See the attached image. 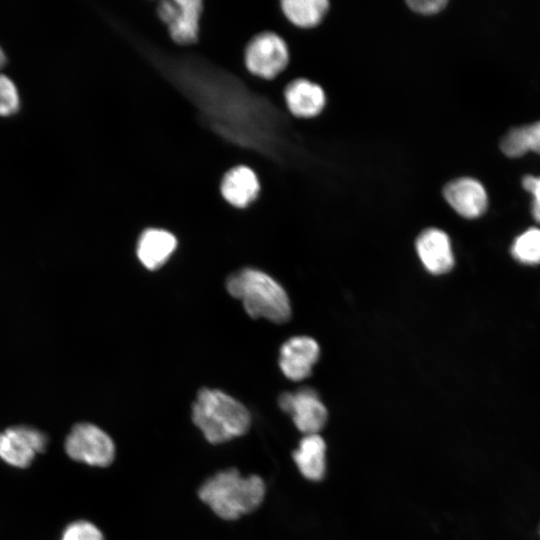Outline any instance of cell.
Here are the masks:
<instances>
[{"mask_svg":"<svg viewBox=\"0 0 540 540\" xmlns=\"http://www.w3.org/2000/svg\"><path fill=\"white\" fill-rule=\"evenodd\" d=\"M266 489L261 476H244L230 467L207 478L198 489V497L216 516L233 521L257 510L265 499Z\"/></svg>","mask_w":540,"mask_h":540,"instance_id":"1","label":"cell"},{"mask_svg":"<svg viewBox=\"0 0 540 540\" xmlns=\"http://www.w3.org/2000/svg\"><path fill=\"white\" fill-rule=\"evenodd\" d=\"M192 421L205 440L220 445L245 435L251 414L239 400L219 389L203 388L192 404Z\"/></svg>","mask_w":540,"mask_h":540,"instance_id":"2","label":"cell"},{"mask_svg":"<svg viewBox=\"0 0 540 540\" xmlns=\"http://www.w3.org/2000/svg\"><path fill=\"white\" fill-rule=\"evenodd\" d=\"M226 289L232 297L242 301L251 318H265L278 324L290 319L291 306L286 291L265 272L253 268L237 271L227 278Z\"/></svg>","mask_w":540,"mask_h":540,"instance_id":"3","label":"cell"},{"mask_svg":"<svg viewBox=\"0 0 540 540\" xmlns=\"http://www.w3.org/2000/svg\"><path fill=\"white\" fill-rule=\"evenodd\" d=\"M290 51L285 39L274 31L255 34L244 49L246 70L257 78L271 81L286 71Z\"/></svg>","mask_w":540,"mask_h":540,"instance_id":"4","label":"cell"},{"mask_svg":"<svg viewBox=\"0 0 540 540\" xmlns=\"http://www.w3.org/2000/svg\"><path fill=\"white\" fill-rule=\"evenodd\" d=\"M65 451L77 462L101 468L111 465L116 456V446L111 436L88 422L72 427L65 440Z\"/></svg>","mask_w":540,"mask_h":540,"instance_id":"5","label":"cell"},{"mask_svg":"<svg viewBox=\"0 0 540 540\" xmlns=\"http://www.w3.org/2000/svg\"><path fill=\"white\" fill-rule=\"evenodd\" d=\"M156 13L174 44L185 47L198 41L203 0H156Z\"/></svg>","mask_w":540,"mask_h":540,"instance_id":"6","label":"cell"},{"mask_svg":"<svg viewBox=\"0 0 540 540\" xmlns=\"http://www.w3.org/2000/svg\"><path fill=\"white\" fill-rule=\"evenodd\" d=\"M278 404L291 416L296 428L304 435L319 433L327 422V409L312 388L284 392L279 396Z\"/></svg>","mask_w":540,"mask_h":540,"instance_id":"7","label":"cell"},{"mask_svg":"<svg viewBox=\"0 0 540 540\" xmlns=\"http://www.w3.org/2000/svg\"><path fill=\"white\" fill-rule=\"evenodd\" d=\"M46 446V435L30 426L17 425L0 432V459L17 468L29 466Z\"/></svg>","mask_w":540,"mask_h":540,"instance_id":"8","label":"cell"},{"mask_svg":"<svg viewBox=\"0 0 540 540\" xmlns=\"http://www.w3.org/2000/svg\"><path fill=\"white\" fill-rule=\"evenodd\" d=\"M283 99L288 113L300 120L319 117L328 104L325 89L308 77L289 80L283 89Z\"/></svg>","mask_w":540,"mask_h":540,"instance_id":"9","label":"cell"},{"mask_svg":"<svg viewBox=\"0 0 540 540\" xmlns=\"http://www.w3.org/2000/svg\"><path fill=\"white\" fill-rule=\"evenodd\" d=\"M446 203L461 217L476 219L488 208L485 186L476 178L460 176L448 181L442 189Z\"/></svg>","mask_w":540,"mask_h":540,"instance_id":"10","label":"cell"},{"mask_svg":"<svg viewBox=\"0 0 540 540\" xmlns=\"http://www.w3.org/2000/svg\"><path fill=\"white\" fill-rule=\"evenodd\" d=\"M319 354V345L313 338L295 336L281 346L279 366L288 379L301 381L310 376Z\"/></svg>","mask_w":540,"mask_h":540,"instance_id":"11","label":"cell"},{"mask_svg":"<svg viewBox=\"0 0 540 540\" xmlns=\"http://www.w3.org/2000/svg\"><path fill=\"white\" fill-rule=\"evenodd\" d=\"M417 254L432 274L449 272L455 263L452 245L447 233L439 228H427L416 239Z\"/></svg>","mask_w":540,"mask_h":540,"instance_id":"12","label":"cell"},{"mask_svg":"<svg viewBox=\"0 0 540 540\" xmlns=\"http://www.w3.org/2000/svg\"><path fill=\"white\" fill-rule=\"evenodd\" d=\"M260 183L256 173L244 165L229 169L220 182L223 200L235 209H246L258 198Z\"/></svg>","mask_w":540,"mask_h":540,"instance_id":"13","label":"cell"},{"mask_svg":"<svg viewBox=\"0 0 540 540\" xmlns=\"http://www.w3.org/2000/svg\"><path fill=\"white\" fill-rule=\"evenodd\" d=\"M177 247V238L169 230L159 227L144 229L137 241V256L149 270L160 268Z\"/></svg>","mask_w":540,"mask_h":540,"instance_id":"14","label":"cell"},{"mask_svg":"<svg viewBox=\"0 0 540 540\" xmlns=\"http://www.w3.org/2000/svg\"><path fill=\"white\" fill-rule=\"evenodd\" d=\"M326 443L319 433L304 435L292 453L300 474L310 481H320L326 473Z\"/></svg>","mask_w":540,"mask_h":540,"instance_id":"15","label":"cell"},{"mask_svg":"<svg viewBox=\"0 0 540 540\" xmlns=\"http://www.w3.org/2000/svg\"><path fill=\"white\" fill-rule=\"evenodd\" d=\"M279 5L285 20L303 31L320 26L330 11L328 0H281Z\"/></svg>","mask_w":540,"mask_h":540,"instance_id":"16","label":"cell"},{"mask_svg":"<svg viewBox=\"0 0 540 540\" xmlns=\"http://www.w3.org/2000/svg\"><path fill=\"white\" fill-rule=\"evenodd\" d=\"M500 147L509 157H518L528 151L540 154V121L511 128L503 136Z\"/></svg>","mask_w":540,"mask_h":540,"instance_id":"17","label":"cell"},{"mask_svg":"<svg viewBox=\"0 0 540 540\" xmlns=\"http://www.w3.org/2000/svg\"><path fill=\"white\" fill-rule=\"evenodd\" d=\"M509 254L519 265L540 266V227L531 226L517 234L509 246Z\"/></svg>","mask_w":540,"mask_h":540,"instance_id":"18","label":"cell"},{"mask_svg":"<svg viewBox=\"0 0 540 540\" xmlns=\"http://www.w3.org/2000/svg\"><path fill=\"white\" fill-rule=\"evenodd\" d=\"M20 96L15 83L0 73V116L9 117L19 112Z\"/></svg>","mask_w":540,"mask_h":540,"instance_id":"19","label":"cell"},{"mask_svg":"<svg viewBox=\"0 0 540 540\" xmlns=\"http://www.w3.org/2000/svg\"><path fill=\"white\" fill-rule=\"evenodd\" d=\"M60 540H105V537L94 523L77 520L64 529Z\"/></svg>","mask_w":540,"mask_h":540,"instance_id":"20","label":"cell"},{"mask_svg":"<svg viewBox=\"0 0 540 540\" xmlns=\"http://www.w3.org/2000/svg\"><path fill=\"white\" fill-rule=\"evenodd\" d=\"M407 8L419 16H434L442 13L449 5L447 0H408L405 1Z\"/></svg>","mask_w":540,"mask_h":540,"instance_id":"21","label":"cell"},{"mask_svg":"<svg viewBox=\"0 0 540 540\" xmlns=\"http://www.w3.org/2000/svg\"><path fill=\"white\" fill-rule=\"evenodd\" d=\"M522 185L532 195L531 215L535 222L540 224V176L526 175Z\"/></svg>","mask_w":540,"mask_h":540,"instance_id":"22","label":"cell"},{"mask_svg":"<svg viewBox=\"0 0 540 540\" xmlns=\"http://www.w3.org/2000/svg\"><path fill=\"white\" fill-rule=\"evenodd\" d=\"M539 535H540V524H539Z\"/></svg>","mask_w":540,"mask_h":540,"instance_id":"23","label":"cell"}]
</instances>
